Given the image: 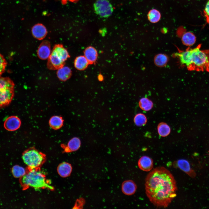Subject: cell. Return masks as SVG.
I'll return each mask as SVG.
<instances>
[{
  "label": "cell",
  "mask_w": 209,
  "mask_h": 209,
  "mask_svg": "<svg viewBox=\"0 0 209 209\" xmlns=\"http://www.w3.org/2000/svg\"><path fill=\"white\" fill-rule=\"evenodd\" d=\"M145 186L147 197L157 207H167L176 196V181L164 167H157L150 172L145 179Z\"/></svg>",
  "instance_id": "cell-1"
},
{
  "label": "cell",
  "mask_w": 209,
  "mask_h": 209,
  "mask_svg": "<svg viewBox=\"0 0 209 209\" xmlns=\"http://www.w3.org/2000/svg\"><path fill=\"white\" fill-rule=\"evenodd\" d=\"M201 45L175 54L181 64L191 71L209 72V49L201 50Z\"/></svg>",
  "instance_id": "cell-2"
},
{
  "label": "cell",
  "mask_w": 209,
  "mask_h": 209,
  "mask_svg": "<svg viewBox=\"0 0 209 209\" xmlns=\"http://www.w3.org/2000/svg\"><path fill=\"white\" fill-rule=\"evenodd\" d=\"M21 183L25 188L31 187L35 189L48 188L52 190L53 187L47 182L45 176L37 169H30L21 177Z\"/></svg>",
  "instance_id": "cell-3"
},
{
  "label": "cell",
  "mask_w": 209,
  "mask_h": 209,
  "mask_svg": "<svg viewBox=\"0 0 209 209\" xmlns=\"http://www.w3.org/2000/svg\"><path fill=\"white\" fill-rule=\"evenodd\" d=\"M69 57L67 51L62 45H56L48 58V67L51 70L58 69L64 66L65 61Z\"/></svg>",
  "instance_id": "cell-4"
},
{
  "label": "cell",
  "mask_w": 209,
  "mask_h": 209,
  "mask_svg": "<svg viewBox=\"0 0 209 209\" xmlns=\"http://www.w3.org/2000/svg\"><path fill=\"white\" fill-rule=\"evenodd\" d=\"M15 84L9 77H0V108L7 106L14 95Z\"/></svg>",
  "instance_id": "cell-5"
},
{
  "label": "cell",
  "mask_w": 209,
  "mask_h": 209,
  "mask_svg": "<svg viewBox=\"0 0 209 209\" xmlns=\"http://www.w3.org/2000/svg\"><path fill=\"white\" fill-rule=\"evenodd\" d=\"M22 158L24 163L30 169H37L45 160L44 154L33 148L26 150L23 153Z\"/></svg>",
  "instance_id": "cell-6"
},
{
  "label": "cell",
  "mask_w": 209,
  "mask_h": 209,
  "mask_svg": "<svg viewBox=\"0 0 209 209\" xmlns=\"http://www.w3.org/2000/svg\"><path fill=\"white\" fill-rule=\"evenodd\" d=\"M96 13L101 17L110 16L113 11L112 5L108 0H96L93 4Z\"/></svg>",
  "instance_id": "cell-7"
},
{
  "label": "cell",
  "mask_w": 209,
  "mask_h": 209,
  "mask_svg": "<svg viewBox=\"0 0 209 209\" xmlns=\"http://www.w3.org/2000/svg\"><path fill=\"white\" fill-rule=\"evenodd\" d=\"M173 165L174 167L179 168L192 178L195 176V172L191 168L189 163L186 160L181 159L175 161Z\"/></svg>",
  "instance_id": "cell-8"
},
{
  "label": "cell",
  "mask_w": 209,
  "mask_h": 209,
  "mask_svg": "<svg viewBox=\"0 0 209 209\" xmlns=\"http://www.w3.org/2000/svg\"><path fill=\"white\" fill-rule=\"evenodd\" d=\"M21 121L20 119L16 116H11L5 121L4 126L9 131H13L18 129L20 127Z\"/></svg>",
  "instance_id": "cell-9"
},
{
  "label": "cell",
  "mask_w": 209,
  "mask_h": 209,
  "mask_svg": "<svg viewBox=\"0 0 209 209\" xmlns=\"http://www.w3.org/2000/svg\"><path fill=\"white\" fill-rule=\"evenodd\" d=\"M51 52L50 44L46 41L43 42L39 45L37 55L39 58L44 60L48 59Z\"/></svg>",
  "instance_id": "cell-10"
},
{
  "label": "cell",
  "mask_w": 209,
  "mask_h": 209,
  "mask_svg": "<svg viewBox=\"0 0 209 209\" xmlns=\"http://www.w3.org/2000/svg\"><path fill=\"white\" fill-rule=\"evenodd\" d=\"M139 168L143 171L148 172L151 170L153 166V160L149 157L144 156H142L138 162Z\"/></svg>",
  "instance_id": "cell-11"
},
{
  "label": "cell",
  "mask_w": 209,
  "mask_h": 209,
  "mask_svg": "<svg viewBox=\"0 0 209 209\" xmlns=\"http://www.w3.org/2000/svg\"><path fill=\"white\" fill-rule=\"evenodd\" d=\"M33 36L36 39L41 40L46 36L47 30L45 27L41 24H37L33 26L32 29Z\"/></svg>",
  "instance_id": "cell-12"
},
{
  "label": "cell",
  "mask_w": 209,
  "mask_h": 209,
  "mask_svg": "<svg viewBox=\"0 0 209 209\" xmlns=\"http://www.w3.org/2000/svg\"><path fill=\"white\" fill-rule=\"evenodd\" d=\"M84 54L89 64H93L97 60L98 57L97 51L92 46H89L86 48L84 51Z\"/></svg>",
  "instance_id": "cell-13"
},
{
  "label": "cell",
  "mask_w": 209,
  "mask_h": 209,
  "mask_svg": "<svg viewBox=\"0 0 209 209\" xmlns=\"http://www.w3.org/2000/svg\"><path fill=\"white\" fill-rule=\"evenodd\" d=\"M136 185L132 181L128 180L125 181L122 185V190L124 193L127 195H131L135 192Z\"/></svg>",
  "instance_id": "cell-14"
},
{
  "label": "cell",
  "mask_w": 209,
  "mask_h": 209,
  "mask_svg": "<svg viewBox=\"0 0 209 209\" xmlns=\"http://www.w3.org/2000/svg\"><path fill=\"white\" fill-rule=\"evenodd\" d=\"M57 172L60 175L63 177L70 175L72 170L71 165L66 162H63L60 164L57 167Z\"/></svg>",
  "instance_id": "cell-15"
},
{
  "label": "cell",
  "mask_w": 209,
  "mask_h": 209,
  "mask_svg": "<svg viewBox=\"0 0 209 209\" xmlns=\"http://www.w3.org/2000/svg\"><path fill=\"white\" fill-rule=\"evenodd\" d=\"M57 74L58 78L61 81H65L71 77L72 72L70 69L64 66L57 69Z\"/></svg>",
  "instance_id": "cell-16"
},
{
  "label": "cell",
  "mask_w": 209,
  "mask_h": 209,
  "mask_svg": "<svg viewBox=\"0 0 209 209\" xmlns=\"http://www.w3.org/2000/svg\"><path fill=\"white\" fill-rule=\"evenodd\" d=\"M181 39L184 45L190 46L193 45L195 43L196 37L192 33L189 31L185 32L182 35Z\"/></svg>",
  "instance_id": "cell-17"
},
{
  "label": "cell",
  "mask_w": 209,
  "mask_h": 209,
  "mask_svg": "<svg viewBox=\"0 0 209 209\" xmlns=\"http://www.w3.org/2000/svg\"><path fill=\"white\" fill-rule=\"evenodd\" d=\"M89 63L84 56L81 55L77 57L75 60L74 65L78 70H83L87 67Z\"/></svg>",
  "instance_id": "cell-18"
},
{
  "label": "cell",
  "mask_w": 209,
  "mask_h": 209,
  "mask_svg": "<svg viewBox=\"0 0 209 209\" xmlns=\"http://www.w3.org/2000/svg\"><path fill=\"white\" fill-rule=\"evenodd\" d=\"M64 120L61 116H55L52 117L49 120L51 127L54 129L57 130L61 128L63 125Z\"/></svg>",
  "instance_id": "cell-19"
},
{
  "label": "cell",
  "mask_w": 209,
  "mask_h": 209,
  "mask_svg": "<svg viewBox=\"0 0 209 209\" xmlns=\"http://www.w3.org/2000/svg\"><path fill=\"white\" fill-rule=\"evenodd\" d=\"M80 145V139L78 138L74 137L69 141L65 150L67 151V152L75 151L79 149Z\"/></svg>",
  "instance_id": "cell-20"
},
{
  "label": "cell",
  "mask_w": 209,
  "mask_h": 209,
  "mask_svg": "<svg viewBox=\"0 0 209 209\" xmlns=\"http://www.w3.org/2000/svg\"><path fill=\"white\" fill-rule=\"evenodd\" d=\"M161 14L160 12L156 9L151 10L147 14L149 21L152 23L158 22L160 20Z\"/></svg>",
  "instance_id": "cell-21"
},
{
  "label": "cell",
  "mask_w": 209,
  "mask_h": 209,
  "mask_svg": "<svg viewBox=\"0 0 209 209\" xmlns=\"http://www.w3.org/2000/svg\"><path fill=\"white\" fill-rule=\"evenodd\" d=\"M168 60L167 56L165 55L160 53L157 54L155 57L154 61L156 65L158 67L165 66Z\"/></svg>",
  "instance_id": "cell-22"
},
{
  "label": "cell",
  "mask_w": 209,
  "mask_h": 209,
  "mask_svg": "<svg viewBox=\"0 0 209 209\" xmlns=\"http://www.w3.org/2000/svg\"><path fill=\"white\" fill-rule=\"evenodd\" d=\"M157 129L158 134L161 137L167 136L170 132V127L165 122L160 123L158 125Z\"/></svg>",
  "instance_id": "cell-23"
},
{
  "label": "cell",
  "mask_w": 209,
  "mask_h": 209,
  "mask_svg": "<svg viewBox=\"0 0 209 209\" xmlns=\"http://www.w3.org/2000/svg\"><path fill=\"white\" fill-rule=\"evenodd\" d=\"M139 105L140 108L144 111H148L152 108L153 104L152 102L146 98H143L139 101Z\"/></svg>",
  "instance_id": "cell-24"
},
{
  "label": "cell",
  "mask_w": 209,
  "mask_h": 209,
  "mask_svg": "<svg viewBox=\"0 0 209 209\" xmlns=\"http://www.w3.org/2000/svg\"><path fill=\"white\" fill-rule=\"evenodd\" d=\"M12 172L14 176L17 178L22 177L26 173L24 167L18 165H15L13 167Z\"/></svg>",
  "instance_id": "cell-25"
},
{
  "label": "cell",
  "mask_w": 209,
  "mask_h": 209,
  "mask_svg": "<svg viewBox=\"0 0 209 209\" xmlns=\"http://www.w3.org/2000/svg\"><path fill=\"white\" fill-rule=\"evenodd\" d=\"M147 118L143 114L139 113L137 114L134 117V122L137 126H142L145 125L147 122Z\"/></svg>",
  "instance_id": "cell-26"
},
{
  "label": "cell",
  "mask_w": 209,
  "mask_h": 209,
  "mask_svg": "<svg viewBox=\"0 0 209 209\" xmlns=\"http://www.w3.org/2000/svg\"><path fill=\"white\" fill-rule=\"evenodd\" d=\"M7 65V62L3 56L0 53V77L4 72Z\"/></svg>",
  "instance_id": "cell-27"
},
{
  "label": "cell",
  "mask_w": 209,
  "mask_h": 209,
  "mask_svg": "<svg viewBox=\"0 0 209 209\" xmlns=\"http://www.w3.org/2000/svg\"><path fill=\"white\" fill-rule=\"evenodd\" d=\"M203 15L207 23L209 24V0H208L205 5Z\"/></svg>",
  "instance_id": "cell-28"
},
{
  "label": "cell",
  "mask_w": 209,
  "mask_h": 209,
  "mask_svg": "<svg viewBox=\"0 0 209 209\" xmlns=\"http://www.w3.org/2000/svg\"><path fill=\"white\" fill-rule=\"evenodd\" d=\"M63 2H66V1H67L68 0H61Z\"/></svg>",
  "instance_id": "cell-29"
}]
</instances>
